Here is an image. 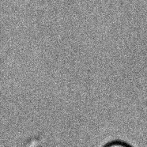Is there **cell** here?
I'll use <instances>...</instances> for the list:
<instances>
[{"instance_id": "6da1fadb", "label": "cell", "mask_w": 147, "mask_h": 147, "mask_svg": "<svg viewBox=\"0 0 147 147\" xmlns=\"http://www.w3.org/2000/svg\"><path fill=\"white\" fill-rule=\"evenodd\" d=\"M102 147H134L132 145L123 140H112L108 142Z\"/></svg>"}]
</instances>
